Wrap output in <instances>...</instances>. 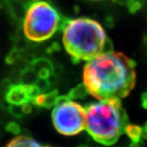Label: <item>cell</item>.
Here are the masks:
<instances>
[{"mask_svg":"<svg viewBox=\"0 0 147 147\" xmlns=\"http://www.w3.org/2000/svg\"><path fill=\"white\" fill-rule=\"evenodd\" d=\"M136 62L121 52L101 53L88 61L83 81L88 93L97 100L122 99L136 84Z\"/></svg>","mask_w":147,"mask_h":147,"instance_id":"cell-1","label":"cell"},{"mask_svg":"<svg viewBox=\"0 0 147 147\" xmlns=\"http://www.w3.org/2000/svg\"><path fill=\"white\" fill-rule=\"evenodd\" d=\"M62 30L64 47L74 63L113 51L112 42L104 28L93 19L79 17L65 20Z\"/></svg>","mask_w":147,"mask_h":147,"instance_id":"cell-2","label":"cell"},{"mask_svg":"<svg viewBox=\"0 0 147 147\" xmlns=\"http://www.w3.org/2000/svg\"><path fill=\"white\" fill-rule=\"evenodd\" d=\"M85 110V129L96 142L111 146L124 132L128 119L119 99L99 100L88 105Z\"/></svg>","mask_w":147,"mask_h":147,"instance_id":"cell-3","label":"cell"},{"mask_svg":"<svg viewBox=\"0 0 147 147\" xmlns=\"http://www.w3.org/2000/svg\"><path fill=\"white\" fill-rule=\"evenodd\" d=\"M65 20L47 1H33L27 7L23 20V30L27 39L42 42L62 29Z\"/></svg>","mask_w":147,"mask_h":147,"instance_id":"cell-4","label":"cell"},{"mask_svg":"<svg viewBox=\"0 0 147 147\" xmlns=\"http://www.w3.org/2000/svg\"><path fill=\"white\" fill-rule=\"evenodd\" d=\"M53 125L64 136H75L84 131L86 121V110L68 96H59L57 105L52 113Z\"/></svg>","mask_w":147,"mask_h":147,"instance_id":"cell-5","label":"cell"},{"mask_svg":"<svg viewBox=\"0 0 147 147\" xmlns=\"http://www.w3.org/2000/svg\"><path fill=\"white\" fill-rule=\"evenodd\" d=\"M40 92L35 85L16 84L11 85L5 96L6 102L9 105H23L30 103L33 98Z\"/></svg>","mask_w":147,"mask_h":147,"instance_id":"cell-6","label":"cell"},{"mask_svg":"<svg viewBox=\"0 0 147 147\" xmlns=\"http://www.w3.org/2000/svg\"><path fill=\"white\" fill-rule=\"evenodd\" d=\"M58 99L59 93L57 90H54L52 92H40L33 98L31 102L37 106L50 109L57 104Z\"/></svg>","mask_w":147,"mask_h":147,"instance_id":"cell-7","label":"cell"},{"mask_svg":"<svg viewBox=\"0 0 147 147\" xmlns=\"http://www.w3.org/2000/svg\"><path fill=\"white\" fill-rule=\"evenodd\" d=\"M31 67L39 78H50L53 74V62L47 58L40 57L33 59Z\"/></svg>","mask_w":147,"mask_h":147,"instance_id":"cell-8","label":"cell"},{"mask_svg":"<svg viewBox=\"0 0 147 147\" xmlns=\"http://www.w3.org/2000/svg\"><path fill=\"white\" fill-rule=\"evenodd\" d=\"M7 5L12 16L17 20H24L27 6L21 0H7Z\"/></svg>","mask_w":147,"mask_h":147,"instance_id":"cell-9","label":"cell"},{"mask_svg":"<svg viewBox=\"0 0 147 147\" xmlns=\"http://www.w3.org/2000/svg\"><path fill=\"white\" fill-rule=\"evenodd\" d=\"M6 147H49L42 146L39 142L28 136H17L12 139Z\"/></svg>","mask_w":147,"mask_h":147,"instance_id":"cell-10","label":"cell"},{"mask_svg":"<svg viewBox=\"0 0 147 147\" xmlns=\"http://www.w3.org/2000/svg\"><path fill=\"white\" fill-rule=\"evenodd\" d=\"M124 132L131 140V142H137L142 141V128L136 124L127 123L125 127Z\"/></svg>","mask_w":147,"mask_h":147,"instance_id":"cell-11","label":"cell"},{"mask_svg":"<svg viewBox=\"0 0 147 147\" xmlns=\"http://www.w3.org/2000/svg\"><path fill=\"white\" fill-rule=\"evenodd\" d=\"M21 84L25 85H34L38 76L32 67L26 68L21 74Z\"/></svg>","mask_w":147,"mask_h":147,"instance_id":"cell-12","label":"cell"},{"mask_svg":"<svg viewBox=\"0 0 147 147\" xmlns=\"http://www.w3.org/2000/svg\"><path fill=\"white\" fill-rule=\"evenodd\" d=\"M88 94L89 93L86 87L84 86V84H79L70 90L66 96L70 100H75V99H85Z\"/></svg>","mask_w":147,"mask_h":147,"instance_id":"cell-13","label":"cell"},{"mask_svg":"<svg viewBox=\"0 0 147 147\" xmlns=\"http://www.w3.org/2000/svg\"><path fill=\"white\" fill-rule=\"evenodd\" d=\"M50 78H39L38 77L34 85L36 86V88L40 92H46L47 90L51 88L52 82L50 80Z\"/></svg>","mask_w":147,"mask_h":147,"instance_id":"cell-14","label":"cell"},{"mask_svg":"<svg viewBox=\"0 0 147 147\" xmlns=\"http://www.w3.org/2000/svg\"><path fill=\"white\" fill-rule=\"evenodd\" d=\"M22 52L23 51H21V50L16 48V47H14L10 53H8V55L7 56V57H6V62L7 64H9V65L16 63V61L21 58Z\"/></svg>","mask_w":147,"mask_h":147,"instance_id":"cell-15","label":"cell"},{"mask_svg":"<svg viewBox=\"0 0 147 147\" xmlns=\"http://www.w3.org/2000/svg\"><path fill=\"white\" fill-rule=\"evenodd\" d=\"M8 111L11 115L16 118H21L25 115L21 105H10L8 106Z\"/></svg>","mask_w":147,"mask_h":147,"instance_id":"cell-16","label":"cell"},{"mask_svg":"<svg viewBox=\"0 0 147 147\" xmlns=\"http://www.w3.org/2000/svg\"><path fill=\"white\" fill-rule=\"evenodd\" d=\"M127 6L131 13H135L142 8V3L140 0H129Z\"/></svg>","mask_w":147,"mask_h":147,"instance_id":"cell-17","label":"cell"},{"mask_svg":"<svg viewBox=\"0 0 147 147\" xmlns=\"http://www.w3.org/2000/svg\"><path fill=\"white\" fill-rule=\"evenodd\" d=\"M6 130L8 132L11 133V134L18 135L21 132V127H20V125L18 123H16L15 122H11V123L7 124Z\"/></svg>","mask_w":147,"mask_h":147,"instance_id":"cell-18","label":"cell"},{"mask_svg":"<svg viewBox=\"0 0 147 147\" xmlns=\"http://www.w3.org/2000/svg\"><path fill=\"white\" fill-rule=\"evenodd\" d=\"M142 104L145 109H147V89L142 95Z\"/></svg>","mask_w":147,"mask_h":147,"instance_id":"cell-19","label":"cell"},{"mask_svg":"<svg viewBox=\"0 0 147 147\" xmlns=\"http://www.w3.org/2000/svg\"><path fill=\"white\" fill-rule=\"evenodd\" d=\"M142 137L147 139V123L142 127Z\"/></svg>","mask_w":147,"mask_h":147,"instance_id":"cell-20","label":"cell"},{"mask_svg":"<svg viewBox=\"0 0 147 147\" xmlns=\"http://www.w3.org/2000/svg\"><path fill=\"white\" fill-rule=\"evenodd\" d=\"M114 2H115L117 3H119V4H122V5H123V4H127V3L129 2V0H113Z\"/></svg>","mask_w":147,"mask_h":147,"instance_id":"cell-21","label":"cell"},{"mask_svg":"<svg viewBox=\"0 0 147 147\" xmlns=\"http://www.w3.org/2000/svg\"><path fill=\"white\" fill-rule=\"evenodd\" d=\"M144 42H145V44L147 46V34L144 38Z\"/></svg>","mask_w":147,"mask_h":147,"instance_id":"cell-22","label":"cell"},{"mask_svg":"<svg viewBox=\"0 0 147 147\" xmlns=\"http://www.w3.org/2000/svg\"><path fill=\"white\" fill-rule=\"evenodd\" d=\"M80 147H87V146H80Z\"/></svg>","mask_w":147,"mask_h":147,"instance_id":"cell-23","label":"cell"}]
</instances>
